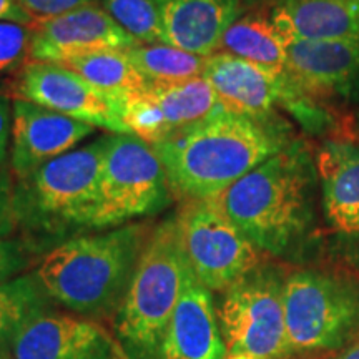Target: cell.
I'll list each match as a JSON object with an SVG mask.
<instances>
[{
	"label": "cell",
	"mask_w": 359,
	"mask_h": 359,
	"mask_svg": "<svg viewBox=\"0 0 359 359\" xmlns=\"http://www.w3.org/2000/svg\"><path fill=\"white\" fill-rule=\"evenodd\" d=\"M30 60L62 64L98 50H132L142 45L102 7L90 6L32 25Z\"/></svg>",
	"instance_id": "obj_11"
},
{
	"label": "cell",
	"mask_w": 359,
	"mask_h": 359,
	"mask_svg": "<svg viewBox=\"0 0 359 359\" xmlns=\"http://www.w3.org/2000/svg\"><path fill=\"white\" fill-rule=\"evenodd\" d=\"M280 118L258 120L222 105L203 122L154 147L172 191L187 200L217 198L290 145Z\"/></svg>",
	"instance_id": "obj_1"
},
{
	"label": "cell",
	"mask_w": 359,
	"mask_h": 359,
	"mask_svg": "<svg viewBox=\"0 0 359 359\" xmlns=\"http://www.w3.org/2000/svg\"><path fill=\"white\" fill-rule=\"evenodd\" d=\"M92 125L15 98L12 107V172L24 180L48 161L75 150Z\"/></svg>",
	"instance_id": "obj_13"
},
{
	"label": "cell",
	"mask_w": 359,
	"mask_h": 359,
	"mask_svg": "<svg viewBox=\"0 0 359 359\" xmlns=\"http://www.w3.org/2000/svg\"><path fill=\"white\" fill-rule=\"evenodd\" d=\"M105 148L107 135L19 180L13 191L17 226L40 243L53 246L97 231L98 182Z\"/></svg>",
	"instance_id": "obj_4"
},
{
	"label": "cell",
	"mask_w": 359,
	"mask_h": 359,
	"mask_svg": "<svg viewBox=\"0 0 359 359\" xmlns=\"http://www.w3.org/2000/svg\"><path fill=\"white\" fill-rule=\"evenodd\" d=\"M60 65L74 70L80 77L110 98L140 92L148 80L138 72L122 50H98L67 58Z\"/></svg>",
	"instance_id": "obj_22"
},
{
	"label": "cell",
	"mask_w": 359,
	"mask_h": 359,
	"mask_svg": "<svg viewBox=\"0 0 359 359\" xmlns=\"http://www.w3.org/2000/svg\"><path fill=\"white\" fill-rule=\"evenodd\" d=\"M283 304L291 359L334 356L359 336V280L346 273H291Z\"/></svg>",
	"instance_id": "obj_6"
},
{
	"label": "cell",
	"mask_w": 359,
	"mask_h": 359,
	"mask_svg": "<svg viewBox=\"0 0 359 359\" xmlns=\"http://www.w3.org/2000/svg\"><path fill=\"white\" fill-rule=\"evenodd\" d=\"M172 195L167 172L154 147L133 135H107L98 182L97 231L160 213L172 203Z\"/></svg>",
	"instance_id": "obj_7"
},
{
	"label": "cell",
	"mask_w": 359,
	"mask_h": 359,
	"mask_svg": "<svg viewBox=\"0 0 359 359\" xmlns=\"http://www.w3.org/2000/svg\"><path fill=\"white\" fill-rule=\"evenodd\" d=\"M145 90L167 116L175 133L203 122L223 105L205 77L177 82H148Z\"/></svg>",
	"instance_id": "obj_21"
},
{
	"label": "cell",
	"mask_w": 359,
	"mask_h": 359,
	"mask_svg": "<svg viewBox=\"0 0 359 359\" xmlns=\"http://www.w3.org/2000/svg\"><path fill=\"white\" fill-rule=\"evenodd\" d=\"M50 302L35 275L0 283V353H7L27 325L48 313Z\"/></svg>",
	"instance_id": "obj_23"
},
{
	"label": "cell",
	"mask_w": 359,
	"mask_h": 359,
	"mask_svg": "<svg viewBox=\"0 0 359 359\" xmlns=\"http://www.w3.org/2000/svg\"><path fill=\"white\" fill-rule=\"evenodd\" d=\"M290 74V72H288ZM285 75H269L259 67L228 52L206 57L203 77L228 110L258 120L276 118Z\"/></svg>",
	"instance_id": "obj_17"
},
{
	"label": "cell",
	"mask_w": 359,
	"mask_h": 359,
	"mask_svg": "<svg viewBox=\"0 0 359 359\" xmlns=\"http://www.w3.org/2000/svg\"><path fill=\"white\" fill-rule=\"evenodd\" d=\"M224 359H257V358H251L248 354H228Z\"/></svg>",
	"instance_id": "obj_34"
},
{
	"label": "cell",
	"mask_w": 359,
	"mask_h": 359,
	"mask_svg": "<svg viewBox=\"0 0 359 359\" xmlns=\"http://www.w3.org/2000/svg\"><path fill=\"white\" fill-rule=\"evenodd\" d=\"M127 57L148 82H177L203 77L206 62V57L165 43L138 45L132 50H127Z\"/></svg>",
	"instance_id": "obj_24"
},
{
	"label": "cell",
	"mask_w": 359,
	"mask_h": 359,
	"mask_svg": "<svg viewBox=\"0 0 359 359\" xmlns=\"http://www.w3.org/2000/svg\"><path fill=\"white\" fill-rule=\"evenodd\" d=\"M102 8L142 45L163 43L155 0H102Z\"/></svg>",
	"instance_id": "obj_26"
},
{
	"label": "cell",
	"mask_w": 359,
	"mask_h": 359,
	"mask_svg": "<svg viewBox=\"0 0 359 359\" xmlns=\"http://www.w3.org/2000/svg\"><path fill=\"white\" fill-rule=\"evenodd\" d=\"M288 72L313 97H351L359 87V40L286 37Z\"/></svg>",
	"instance_id": "obj_14"
},
{
	"label": "cell",
	"mask_w": 359,
	"mask_h": 359,
	"mask_svg": "<svg viewBox=\"0 0 359 359\" xmlns=\"http://www.w3.org/2000/svg\"><path fill=\"white\" fill-rule=\"evenodd\" d=\"M190 273L175 213L150 231L123 302L114 316L115 341L125 358L158 359Z\"/></svg>",
	"instance_id": "obj_5"
},
{
	"label": "cell",
	"mask_w": 359,
	"mask_h": 359,
	"mask_svg": "<svg viewBox=\"0 0 359 359\" xmlns=\"http://www.w3.org/2000/svg\"><path fill=\"white\" fill-rule=\"evenodd\" d=\"M7 354L11 359H127L95 321L50 311L27 325Z\"/></svg>",
	"instance_id": "obj_12"
},
{
	"label": "cell",
	"mask_w": 359,
	"mask_h": 359,
	"mask_svg": "<svg viewBox=\"0 0 359 359\" xmlns=\"http://www.w3.org/2000/svg\"><path fill=\"white\" fill-rule=\"evenodd\" d=\"M34 246L25 240L0 238V283L20 276L29 266Z\"/></svg>",
	"instance_id": "obj_28"
},
{
	"label": "cell",
	"mask_w": 359,
	"mask_h": 359,
	"mask_svg": "<svg viewBox=\"0 0 359 359\" xmlns=\"http://www.w3.org/2000/svg\"><path fill=\"white\" fill-rule=\"evenodd\" d=\"M13 92L20 100L32 102L95 128L127 133L116 115L114 100L74 70L55 62L30 60L17 77Z\"/></svg>",
	"instance_id": "obj_10"
},
{
	"label": "cell",
	"mask_w": 359,
	"mask_h": 359,
	"mask_svg": "<svg viewBox=\"0 0 359 359\" xmlns=\"http://www.w3.org/2000/svg\"><path fill=\"white\" fill-rule=\"evenodd\" d=\"M161 42L200 57L222 48L224 34L243 12V0H155Z\"/></svg>",
	"instance_id": "obj_15"
},
{
	"label": "cell",
	"mask_w": 359,
	"mask_h": 359,
	"mask_svg": "<svg viewBox=\"0 0 359 359\" xmlns=\"http://www.w3.org/2000/svg\"><path fill=\"white\" fill-rule=\"evenodd\" d=\"M316 182L308 148L291 142L213 200L262 253L291 257L314 224Z\"/></svg>",
	"instance_id": "obj_2"
},
{
	"label": "cell",
	"mask_w": 359,
	"mask_h": 359,
	"mask_svg": "<svg viewBox=\"0 0 359 359\" xmlns=\"http://www.w3.org/2000/svg\"><path fill=\"white\" fill-rule=\"evenodd\" d=\"M13 191L15 187L12 183L11 173L0 165V238H8L17 228Z\"/></svg>",
	"instance_id": "obj_30"
},
{
	"label": "cell",
	"mask_w": 359,
	"mask_h": 359,
	"mask_svg": "<svg viewBox=\"0 0 359 359\" xmlns=\"http://www.w3.org/2000/svg\"><path fill=\"white\" fill-rule=\"evenodd\" d=\"M269 17L285 37L359 40V0H278Z\"/></svg>",
	"instance_id": "obj_19"
},
{
	"label": "cell",
	"mask_w": 359,
	"mask_h": 359,
	"mask_svg": "<svg viewBox=\"0 0 359 359\" xmlns=\"http://www.w3.org/2000/svg\"><path fill=\"white\" fill-rule=\"evenodd\" d=\"M331 359H359V336Z\"/></svg>",
	"instance_id": "obj_33"
},
{
	"label": "cell",
	"mask_w": 359,
	"mask_h": 359,
	"mask_svg": "<svg viewBox=\"0 0 359 359\" xmlns=\"http://www.w3.org/2000/svg\"><path fill=\"white\" fill-rule=\"evenodd\" d=\"M0 22H12L27 27L35 24L32 15L20 6L19 0H0Z\"/></svg>",
	"instance_id": "obj_32"
},
{
	"label": "cell",
	"mask_w": 359,
	"mask_h": 359,
	"mask_svg": "<svg viewBox=\"0 0 359 359\" xmlns=\"http://www.w3.org/2000/svg\"><path fill=\"white\" fill-rule=\"evenodd\" d=\"M178 215L193 275L210 291H224L262 264L259 251L213 198L188 200Z\"/></svg>",
	"instance_id": "obj_9"
},
{
	"label": "cell",
	"mask_w": 359,
	"mask_h": 359,
	"mask_svg": "<svg viewBox=\"0 0 359 359\" xmlns=\"http://www.w3.org/2000/svg\"><path fill=\"white\" fill-rule=\"evenodd\" d=\"M285 281L276 266L258 264L223 291L217 311L228 354L291 359L283 304Z\"/></svg>",
	"instance_id": "obj_8"
},
{
	"label": "cell",
	"mask_w": 359,
	"mask_h": 359,
	"mask_svg": "<svg viewBox=\"0 0 359 359\" xmlns=\"http://www.w3.org/2000/svg\"><path fill=\"white\" fill-rule=\"evenodd\" d=\"M228 356L213 294L193 271L170 321L158 359H224Z\"/></svg>",
	"instance_id": "obj_16"
},
{
	"label": "cell",
	"mask_w": 359,
	"mask_h": 359,
	"mask_svg": "<svg viewBox=\"0 0 359 359\" xmlns=\"http://www.w3.org/2000/svg\"><path fill=\"white\" fill-rule=\"evenodd\" d=\"M314 163L327 223L343 233H359V145L325 142Z\"/></svg>",
	"instance_id": "obj_18"
},
{
	"label": "cell",
	"mask_w": 359,
	"mask_h": 359,
	"mask_svg": "<svg viewBox=\"0 0 359 359\" xmlns=\"http://www.w3.org/2000/svg\"><path fill=\"white\" fill-rule=\"evenodd\" d=\"M0 359H11V358H8L7 353H0Z\"/></svg>",
	"instance_id": "obj_35"
},
{
	"label": "cell",
	"mask_w": 359,
	"mask_h": 359,
	"mask_svg": "<svg viewBox=\"0 0 359 359\" xmlns=\"http://www.w3.org/2000/svg\"><path fill=\"white\" fill-rule=\"evenodd\" d=\"M12 135V110L11 100L6 93L0 92V165L6 160L8 138Z\"/></svg>",
	"instance_id": "obj_31"
},
{
	"label": "cell",
	"mask_w": 359,
	"mask_h": 359,
	"mask_svg": "<svg viewBox=\"0 0 359 359\" xmlns=\"http://www.w3.org/2000/svg\"><path fill=\"white\" fill-rule=\"evenodd\" d=\"M358 118H359V116H358Z\"/></svg>",
	"instance_id": "obj_36"
},
{
	"label": "cell",
	"mask_w": 359,
	"mask_h": 359,
	"mask_svg": "<svg viewBox=\"0 0 359 359\" xmlns=\"http://www.w3.org/2000/svg\"><path fill=\"white\" fill-rule=\"evenodd\" d=\"M222 48L269 75L288 74L286 37L273 24L271 17L263 13L240 17L224 34Z\"/></svg>",
	"instance_id": "obj_20"
},
{
	"label": "cell",
	"mask_w": 359,
	"mask_h": 359,
	"mask_svg": "<svg viewBox=\"0 0 359 359\" xmlns=\"http://www.w3.org/2000/svg\"><path fill=\"white\" fill-rule=\"evenodd\" d=\"M20 6L37 22L50 20L82 7L97 6L98 0H19Z\"/></svg>",
	"instance_id": "obj_29"
},
{
	"label": "cell",
	"mask_w": 359,
	"mask_h": 359,
	"mask_svg": "<svg viewBox=\"0 0 359 359\" xmlns=\"http://www.w3.org/2000/svg\"><path fill=\"white\" fill-rule=\"evenodd\" d=\"M148 236L143 223L74 236L40 259L35 276L48 298L72 313L115 316Z\"/></svg>",
	"instance_id": "obj_3"
},
{
	"label": "cell",
	"mask_w": 359,
	"mask_h": 359,
	"mask_svg": "<svg viewBox=\"0 0 359 359\" xmlns=\"http://www.w3.org/2000/svg\"><path fill=\"white\" fill-rule=\"evenodd\" d=\"M145 88L111 100L127 133L155 147L173 137L175 130Z\"/></svg>",
	"instance_id": "obj_25"
},
{
	"label": "cell",
	"mask_w": 359,
	"mask_h": 359,
	"mask_svg": "<svg viewBox=\"0 0 359 359\" xmlns=\"http://www.w3.org/2000/svg\"><path fill=\"white\" fill-rule=\"evenodd\" d=\"M32 27L0 22V72L13 70L30 57Z\"/></svg>",
	"instance_id": "obj_27"
}]
</instances>
